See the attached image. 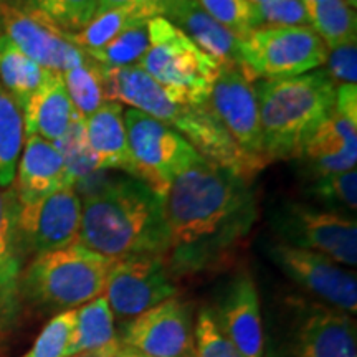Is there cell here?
Returning <instances> with one entry per match:
<instances>
[{
  "mask_svg": "<svg viewBox=\"0 0 357 357\" xmlns=\"http://www.w3.org/2000/svg\"><path fill=\"white\" fill-rule=\"evenodd\" d=\"M166 261L174 278L229 265L258 220L252 181L199 160L174 178L162 197Z\"/></svg>",
  "mask_w": 357,
  "mask_h": 357,
  "instance_id": "6da1fadb",
  "label": "cell"
},
{
  "mask_svg": "<svg viewBox=\"0 0 357 357\" xmlns=\"http://www.w3.org/2000/svg\"><path fill=\"white\" fill-rule=\"evenodd\" d=\"M78 242L108 258H166L167 229L162 197L126 176L98 184L82 199Z\"/></svg>",
  "mask_w": 357,
  "mask_h": 357,
  "instance_id": "7a4b0ae2",
  "label": "cell"
},
{
  "mask_svg": "<svg viewBox=\"0 0 357 357\" xmlns=\"http://www.w3.org/2000/svg\"><path fill=\"white\" fill-rule=\"evenodd\" d=\"M102 75H105L106 100L142 111L172 128L197 151L200 158L208 162L248 181H253L257 174L266 167L260 160L245 154L235 144L230 134L213 114L211 102L187 105V102L172 101L164 93V89L139 66H124V68L102 66Z\"/></svg>",
  "mask_w": 357,
  "mask_h": 357,
  "instance_id": "3957f363",
  "label": "cell"
},
{
  "mask_svg": "<svg viewBox=\"0 0 357 357\" xmlns=\"http://www.w3.org/2000/svg\"><path fill=\"white\" fill-rule=\"evenodd\" d=\"M266 162L296 159L307 137L336 108L337 84L324 70L255 82Z\"/></svg>",
  "mask_w": 357,
  "mask_h": 357,
  "instance_id": "277c9868",
  "label": "cell"
},
{
  "mask_svg": "<svg viewBox=\"0 0 357 357\" xmlns=\"http://www.w3.org/2000/svg\"><path fill=\"white\" fill-rule=\"evenodd\" d=\"M114 258L75 242L68 247L33 257L22 271L20 294L48 311H70L105 291Z\"/></svg>",
  "mask_w": 357,
  "mask_h": 357,
  "instance_id": "5b68a950",
  "label": "cell"
},
{
  "mask_svg": "<svg viewBox=\"0 0 357 357\" xmlns=\"http://www.w3.org/2000/svg\"><path fill=\"white\" fill-rule=\"evenodd\" d=\"M149 48L137 66L176 102L205 105L220 65L164 17L147 24Z\"/></svg>",
  "mask_w": 357,
  "mask_h": 357,
  "instance_id": "8992f818",
  "label": "cell"
},
{
  "mask_svg": "<svg viewBox=\"0 0 357 357\" xmlns=\"http://www.w3.org/2000/svg\"><path fill=\"white\" fill-rule=\"evenodd\" d=\"M132 177L164 197L178 174L202 160L197 151L172 128L134 108L124 109Z\"/></svg>",
  "mask_w": 357,
  "mask_h": 357,
  "instance_id": "52a82bcc",
  "label": "cell"
},
{
  "mask_svg": "<svg viewBox=\"0 0 357 357\" xmlns=\"http://www.w3.org/2000/svg\"><path fill=\"white\" fill-rule=\"evenodd\" d=\"M242 53L253 78L275 79L319 70L328 47L310 25L260 26L243 38Z\"/></svg>",
  "mask_w": 357,
  "mask_h": 357,
  "instance_id": "ba28073f",
  "label": "cell"
},
{
  "mask_svg": "<svg viewBox=\"0 0 357 357\" xmlns=\"http://www.w3.org/2000/svg\"><path fill=\"white\" fill-rule=\"evenodd\" d=\"M280 242L312 250L342 266L357 263V222L346 213L284 202L271 215Z\"/></svg>",
  "mask_w": 357,
  "mask_h": 357,
  "instance_id": "9c48e42d",
  "label": "cell"
},
{
  "mask_svg": "<svg viewBox=\"0 0 357 357\" xmlns=\"http://www.w3.org/2000/svg\"><path fill=\"white\" fill-rule=\"evenodd\" d=\"M176 294V278L166 258L158 255L114 260L102 291L113 316L123 323L171 300Z\"/></svg>",
  "mask_w": 357,
  "mask_h": 357,
  "instance_id": "30bf717a",
  "label": "cell"
},
{
  "mask_svg": "<svg viewBox=\"0 0 357 357\" xmlns=\"http://www.w3.org/2000/svg\"><path fill=\"white\" fill-rule=\"evenodd\" d=\"M266 255L293 283L314 294L324 305L354 316L357 311V278L354 271L312 250L273 242Z\"/></svg>",
  "mask_w": 357,
  "mask_h": 357,
  "instance_id": "8fae6325",
  "label": "cell"
},
{
  "mask_svg": "<svg viewBox=\"0 0 357 357\" xmlns=\"http://www.w3.org/2000/svg\"><path fill=\"white\" fill-rule=\"evenodd\" d=\"M0 22L6 29V37L52 73L63 75L88 60L84 52L71 42L70 33L37 8L0 2Z\"/></svg>",
  "mask_w": 357,
  "mask_h": 357,
  "instance_id": "7c38bea8",
  "label": "cell"
},
{
  "mask_svg": "<svg viewBox=\"0 0 357 357\" xmlns=\"http://www.w3.org/2000/svg\"><path fill=\"white\" fill-rule=\"evenodd\" d=\"M208 102L235 144L250 158L268 166L255 79L236 66H220Z\"/></svg>",
  "mask_w": 357,
  "mask_h": 357,
  "instance_id": "4fadbf2b",
  "label": "cell"
},
{
  "mask_svg": "<svg viewBox=\"0 0 357 357\" xmlns=\"http://www.w3.org/2000/svg\"><path fill=\"white\" fill-rule=\"evenodd\" d=\"M118 339L123 347L146 357H194L190 306L174 296L128 321Z\"/></svg>",
  "mask_w": 357,
  "mask_h": 357,
  "instance_id": "5bb4252c",
  "label": "cell"
},
{
  "mask_svg": "<svg viewBox=\"0 0 357 357\" xmlns=\"http://www.w3.org/2000/svg\"><path fill=\"white\" fill-rule=\"evenodd\" d=\"M79 225L82 197L73 187L19 207V231L25 257H38L78 242Z\"/></svg>",
  "mask_w": 357,
  "mask_h": 357,
  "instance_id": "9a60e30c",
  "label": "cell"
},
{
  "mask_svg": "<svg viewBox=\"0 0 357 357\" xmlns=\"http://www.w3.org/2000/svg\"><path fill=\"white\" fill-rule=\"evenodd\" d=\"M296 357H357L354 318L328 305H306L293 331Z\"/></svg>",
  "mask_w": 357,
  "mask_h": 357,
  "instance_id": "2e32d148",
  "label": "cell"
},
{
  "mask_svg": "<svg viewBox=\"0 0 357 357\" xmlns=\"http://www.w3.org/2000/svg\"><path fill=\"white\" fill-rule=\"evenodd\" d=\"M212 312L223 336L242 357H265L260 298L255 281L247 270L235 275L222 296L218 310Z\"/></svg>",
  "mask_w": 357,
  "mask_h": 357,
  "instance_id": "e0dca14e",
  "label": "cell"
},
{
  "mask_svg": "<svg viewBox=\"0 0 357 357\" xmlns=\"http://www.w3.org/2000/svg\"><path fill=\"white\" fill-rule=\"evenodd\" d=\"M19 199L13 185L0 187V329H10L20 314V278L25 253L19 231Z\"/></svg>",
  "mask_w": 357,
  "mask_h": 357,
  "instance_id": "ac0fdd59",
  "label": "cell"
},
{
  "mask_svg": "<svg viewBox=\"0 0 357 357\" xmlns=\"http://www.w3.org/2000/svg\"><path fill=\"white\" fill-rule=\"evenodd\" d=\"M162 17L172 22L220 66H236L250 75L243 61V38L213 20L197 0H171L164 8Z\"/></svg>",
  "mask_w": 357,
  "mask_h": 357,
  "instance_id": "d6986e66",
  "label": "cell"
},
{
  "mask_svg": "<svg viewBox=\"0 0 357 357\" xmlns=\"http://www.w3.org/2000/svg\"><path fill=\"white\" fill-rule=\"evenodd\" d=\"M312 177L356 169L357 121L334 111L307 137L298 158Z\"/></svg>",
  "mask_w": 357,
  "mask_h": 357,
  "instance_id": "ffe728a7",
  "label": "cell"
},
{
  "mask_svg": "<svg viewBox=\"0 0 357 357\" xmlns=\"http://www.w3.org/2000/svg\"><path fill=\"white\" fill-rule=\"evenodd\" d=\"M15 176L17 182L12 185L20 204L35 202L53 192L71 187L61 151L55 142L35 134L25 137Z\"/></svg>",
  "mask_w": 357,
  "mask_h": 357,
  "instance_id": "44dd1931",
  "label": "cell"
},
{
  "mask_svg": "<svg viewBox=\"0 0 357 357\" xmlns=\"http://www.w3.org/2000/svg\"><path fill=\"white\" fill-rule=\"evenodd\" d=\"M84 141L96 171L119 169L132 177L121 102L106 101L100 109L84 119Z\"/></svg>",
  "mask_w": 357,
  "mask_h": 357,
  "instance_id": "7402d4cb",
  "label": "cell"
},
{
  "mask_svg": "<svg viewBox=\"0 0 357 357\" xmlns=\"http://www.w3.org/2000/svg\"><path fill=\"white\" fill-rule=\"evenodd\" d=\"M22 113L25 137L35 134L50 142L60 141L79 118L66 91L63 78L58 73H53L30 98Z\"/></svg>",
  "mask_w": 357,
  "mask_h": 357,
  "instance_id": "603a6c76",
  "label": "cell"
},
{
  "mask_svg": "<svg viewBox=\"0 0 357 357\" xmlns=\"http://www.w3.org/2000/svg\"><path fill=\"white\" fill-rule=\"evenodd\" d=\"M155 17H162L159 7L147 3H124L108 12L98 13L93 20L77 33H70V40L82 52H91L105 47L111 40L128 30L147 24Z\"/></svg>",
  "mask_w": 357,
  "mask_h": 357,
  "instance_id": "cb8c5ba5",
  "label": "cell"
},
{
  "mask_svg": "<svg viewBox=\"0 0 357 357\" xmlns=\"http://www.w3.org/2000/svg\"><path fill=\"white\" fill-rule=\"evenodd\" d=\"M52 75L26 56L10 38L0 35V83L22 111Z\"/></svg>",
  "mask_w": 357,
  "mask_h": 357,
  "instance_id": "d4e9b609",
  "label": "cell"
},
{
  "mask_svg": "<svg viewBox=\"0 0 357 357\" xmlns=\"http://www.w3.org/2000/svg\"><path fill=\"white\" fill-rule=\"evenodd\" d=\"M114 341H118L114 316L101 294L86 305L77 307L73 331L70 334L63 357L102 349Z\"/></svg>",
  "mask_w": 357,
  "mask_h": 357,
  "instance_id": "484cf974",
  "label": "cell"
},
{
  "mask_svg": "<svg viewBox=\"0 0 357 357\" xmlns=\"http://www.w3.org/2000/svg\"><path fill=\"white\" fill-rule=\"evenodd\" d=\"M24 113L0 83V187L15 181L17 166L24 149Z\"/></svg>",
  "mask_w": 357,
  "mask_h": 357,
  "instance_id": "4316f807",
  "label": "cell"
},
{
  "mask_svg": "<svg viewBox=\"0 0 357 357\" xmlns=\"http://www.w3.org/2000/svg\"><path fill=\"white\" fill-rule=\"evenodd\" d=\"M305 6L310 13L311 26L323 40L328 50L341 45L356 43V10L347 6L344 0L305 2Z\"/></svg>",
  "mask_w": 357,
  "mask_h": 357,
  "instance_id": "83f0119b",
  "label": "cell"
},
{
  "mask_svg": "<svg viewBox=\"0 0 357 357\" xmlns=\"http://www.w3.org/2000/svg\"><path fill=\"white\" fill-rule=\"evenodd\" d=\"M68 96L79 118L86 119L106 101L102 66L88 58L83 65L75 66L61 75Z\"/></svg>",
  "mask_w": 357,
  "mask_h": 357,
  "instance_id": "f1b7e54d",
  "label": "cell"
},
{
  "mask_svg": "<svg viewBox=\"0 0 357 357\" xmlns=\"http://www.w3.org/2000/svg\"><path fill=\"white\" fill-rule=\"evenodd\" d=\"M149 24V22H147ZM147 24L134 26L106 43L98 50L86 52L84 55L106 68H124V66H137L141 58L149 48V32Z\"/></svg>",
  "mask_w": 357,
  "mask_h": 357,
  "instance_id": "f546056e",
  "label": "cell"
},
{
  "mask_svg": "<svg viewBox=\"0 0 357 357\" xmlns=\"http://www.w3.org/2000/svg\"><path fill=\"white\" fill-rule=\"evenodd\" d=\"M310 194L321 204L329 205L331 211L341 207L347 208V211H356L357 171L351 169V171L314 177L310 187Z\"/></svg>",
  "mask_w": 357,
  "mask_h": 357,
  "instance_id": "4dcf8cb0",
  "label": "cell"
},
{
  "mask_svg": "<svg viewBox=\"0 0 357 357\" xmlns=\"http://www.w3.org/2000/svg\"><path fill=\"white\" fill-rule=\"evenodd\" d=\"M32 7L65 32L77 33L96 15L98 0H32Z\"/></svg>",
  "mask_w": 357,
  "mask_h": 357,
  "instance_id": "1f68e13d",
  "label": "cell"
},
{
  "mask_svg": "<svg viewBox=\"0 0 357 357\" xmlns=\"http://www.w3.org/2000/svg\"><path fill=\"white\" fill-rule=\"evenodd\" d=\"M213 20L236 37H248L257 29L255 6L248 0H197Z\"/></svg>",
  "mask_w": 357,
  "mask_h": 357,
  "instance_id": "d6a6232c",
  "label": "cell"
},
{
  "mask_svg": "<svg viewBox=\"0 0 357 357\" xmlns=\"http://www.w3.org/2000/svg\"><path fill=\"white\" fill-rule=\"evenodd\" d=\"M195 357H242L236 347L223 336L211 307L200 310L194 326Z\"/></svg>",
  "mask_w": 357,
  "mask_h": 357,
  "instance_id": "836d02e7",
  "label": "cell"
},
{
  "mask_svg": "<svg viewBox=\"0 0 357 357\" xmlns=\"http://www.w3.org/2000/svg\"><path fill=\"white\" fill-rule=\"evenodd\" d=\"M77 310L58 312L55 318L43 328L35 344L22 357H63L73 331Z\"/></svg>",
  "mask_w": 357,
  "mask_h": 357,
  "instance_id": "e575fe53",
  "label": "cell"
},
{
  "mask_svg": "<svg viewBox=\"0 0 357 357\" xmlns=\"http://www.w3.org/2000/svg\"><path fill=\"white\" fill-rule=\"evenodd\" d=\"M255 24L260 26L310 25V13L303 0H266L255 6Z\"/></svg>",
  "mask_w": 357,
  "mask_h": 357,
  "instance_id": "d590c367",
  "label": "cell"
},
{
  "mask_svg": "<svg viewBox=\"0 0 357 357\" xmlns=\"http://www.w3.org/2000/svg\"><path fill=\"white\" fill-rule=\"evenodd\" d=\"M324 65V71L336 84H356L357 45L347 43L336 48H329Z\"/></svg>",
  "mask_w": 357,
  "mask_h": 357,
  "instance_id": "8d00e7d4",
  "label": "cell"
},
{
  "mask_svg": "<svg viewBox=\"0 0 357 357\" xmlns=\"http://www.w3.org/2000/svg\"><path fill=\"white\" fill-rule=\"evenodd\" d=\"M147 3V6H155L160 8V12L164 13V8L171 0H98V8H96V15L98 13H102V12H108L111 8L114 7H119V6H124V3Z\"/></svg>",
  "mask_w": 357,
  "mask_h": 357,
  "instance_id": "74e56055",
  "label": "cell"
},
{
  "mask_svg": "<svg viewBox=\"0 0 357 357\" xmlns=\"http://www.w3.org/2000/svg\"><path fill=\"white\" fill-rule=\"evenodd\" d=\"M119 347H121V342H119V339H118V341L111 342L109 346L102 347V349L91 351V352H79V354H75L70 357H111L119 351Z\"/></svg>",
  "mask_w": 357,
  "mask_h": 357,
  "instance_id": "f35d334b",
  "label": "cell"
},
{
  "mask_svg": "<svg viewBox=\"0 0 357 357\" xmlns=\"http://www.w3.org/2000/svg\"><path fill=\"white\" fill-rule=\"evenodd\" d=\"M123 354H124V357H146V356L139 354V352H134L131 349H128V347H123Z\"/></svg>",
  "mask_w": 357,
  "mask_h": 357,
  "instance_id": "ab89813d",
  "label": "cell"
},
{
  "mask_svg": "<svg viewBox=\"0 0 357 357\" xmlns=\"http://www.w3.org/2000/svg\"><path fill=\"white\" fill-rule=\"evenodd\" d=\"M344 2H346L347 6H349L351 8H354V10H356V7H357V0H344Z\"/></svg>",
  "mask_w": 357,
  "mask_h": 357,
  "instance_id": "60d3db41",
  "label": "cell"
},
{
  "mask_svg": "<svg viewBox=\"0 0 357 357\" xmlns=\"http://www.w3.org/2000/svg\"><path fill=\"white\" fill-rule=\"evenodd\" d=\"M111 357H124V354H123V347H119V351L116 352L114 356H111Z\"/></svg>",
  "mask_w": 357,
  "mask_h": 357,
  "instance_id": "b9f144b4",
  "label": "cell"
},
{
  "mask_svg": "<svg viewBox=\"0 0 357 357\" xmlns=\"http://www.w3.org/2000/svg\"><path fill=\"white\" fill-rule=\"evenodd\" d=\"M248 2H252L253 6H258V3H263V2H266V0H248Z\"/></svg>",
  "mask_w": 357,
  "mask_h": 357,
  "instance_id": "7bdbcfd3",
  "label": "cell"
},
{
  "mask_svg": "<svg viewBox=\"0 0 357 357\" xmlns=\"http://www.w3.org/2000/svg\"><path fill=\"white\" fill-rule=\"evenodd\" d=\"M303 2H323V0H303Z\"/></svg>",
  "mask_w": 357,
  "mask_h": 357,
  "instance_id": "ee69618b",
  "label": "cell"
},
{
  "mask_svg": "<svg viewBox=\"0 0 357 357\" xmlns=\"http://www.w3.org/2000/svg\"><path fill=\"white\" fill-rule=\"evenodd\" d=\"M194 357H195V356H194Z\"/></svg>",
  "mask_w": 357,
  "mask_h": 357,
  "instance_id": "f6af8a7d",
  "label": "cell"
}]
</instances>
